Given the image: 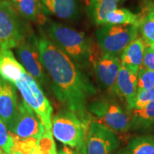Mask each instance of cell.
I'll use <instances>...</instances> for the list:
<instances>
[{
	"instance_id": "1",
	"label": "cell",
	"mask_w": 154,
	"mask_h": 154,
	"mask_svg": "<svg viewBox=\"0 0 154 154\" xmlns=\"http://www.w3.org/2000/svg\"><path fill=\"white\" fill-rule=\"evenodd\" d=\"M42 63L51 81V89L58 101L78 116L86 128L91 116L88 106L96 94V88L87 75L63 51L45 32L36 36Z\"/></svg>"
},
{
	"instance_id": "2",
	"label": "cell",
	"mask_w": 154,
	"mask_h": 154,
	"mask_svg": "<svg viewBox=\"0 0 154 154\" xmlns=\"http://www.w3.org/2000/svg\"><path fill=\"white\" fill-rule=\"evenodd\" d=\"M44 24L48 37L77 66L82 69L89 67L94 48L84 33L57 22L47 21Z\"/></svg>"
},
{
	"instance_id": "3",
	"label": "cell",
	"mask_w": 154,
	"mask_h": 154,
	"mask_svg": "<svg viewBox=\"0 0 154 154\" xmlns=\"http://www.w3.org/2000/svg\"><path fill=\"white\" fill-rule=\"evenodd\" d=\"M29 34L27 25L13 3L0 0V47L4 49H16Z\"/></svg>"
},
{
	"instance_id": "4",
	"label": "cell",
	"mask_w": 154,
	"mask_h": 154,
	"mask_svg": "<svg viewBox=\"0 0 154 154\" xmlns=\"http://www.w3.org/2000/svg\"><path fill=\"white\" fill-rule=\"evenodd\" d=\"M138 33L137 25L105 24L96 29L95 36L102 53L119 57Z\"/></svg>"
},
{
	"instance_id": "5",
	"label": "cell",
	"mask_w": 154,
	"mask_h": 154,
	"mask_svg": "<svg viewBox=\"0 0 154 154\" xmlns=\"http://www.w3.org/2000/svg\"><path fill=\"white\" fill-rule=\"evenodd\" d=\"M14 85L22 95L23 101L37 114L45 130L51 131L53 109L42 86L26 72Z\"/></svg>"
},
{
	"instance_id": "6",
	"label": "cell",
	"mask_w": 154,
	"mask_h": 154,
	"mask_svg": "<svg viewBox=\"0 0 154 154\" xmlns=\"http://www.w3.org/2000/svg\"><path fill=\"white\" fill-rule=\"evenodd\" d=\"M89 114L94 116L95 121L107 127L113 131L126 132L131 128L129 113L114 100L101 97L90 102L88 106Z\"/></svg>"
},
{
	"instance_id": "7",
	"label": "cell",
	"mask_w": 154,
	"mask_h": 154,
	"mask_svg": "<svg viewBox=\"0 0 154 154\" xmlns=\"http://www.w3.org/2000/svg\"><path fill=\"white\" fill-rule=\"evenodd\" d=\"M86 127L76 113L64 109L57 113L51 120L54 136L64 145L76 148L85 140Z\"/></svg>"
},
{
	"instance_id": "8",
	"label": "cell",
	"mask_w": 154,
	"mask_h": 154,
	"mask_svg": "<svg viewBox=\"0 0 154 154\" xmlns=\"http://www.w3.org/2000/svg\"><path fill=\"white\" fill-rule=\"evenodd\" d=\"M16 49L17 57L26 72L42 87L48 86L49 79L42 63L37 37L35 34H28Z\"/></svg>"
},
{
	"instance_id": "9",
	"label": "cell",
	"mask_w": 154,
	"mask_h": 154,
	"mask_svg": "<svg viewBox=\"0 0 154 154\" xmlns=\"http://www.w3.org/2000/svg\"><path fill=\"white\" fill-rule=\"evenodd\" d=\"M86 154H111L118 148L119 139L114 131L95 121L86 130Z\"/></svg>"
},
{
	"instance_id": "10",
	"label": "cell",
	"mask_w": 154,
	"mask_h": 154,
	"mask_svg": "<svg viewBox=\"0 0 154 154\" xmlns=\"http://www.w3.org/2000/svg\"><path fill=\"white\" fill-rule=\"evenodd\" d=\"M45 131L37 114L24 101L19 102L18 111L10 132L21 138L38 139Z\"/></svg>"
},
{
	"instance_id": "11",
	"label": "cell",
	"mask_w": 154,
	"mask_h": 154,
	"mask_svg": "<svg viewBox=\"0 0 154 154\" xmlns=\"http://www.w3.org/2000/svg\"><path fill=\"white\" fill-rule=\"evenodd\" d=\"M91 64L93 65L96 79L102 89L113 90L120 69L121 62L118 56L102 53L96 57L94 51Z\"/></svg>"
},
{
	"instance_id": "12",
	"label": "cell",
	"mask_w": 154,
	"mask_h": 154,
	"mask_svg": "<svg viewBox=\"0 0 154 154\" xmlns=\"http://www.w3.org/2000/svg\"><path fill=\"white\" fill-rule=\"evenodd\" d=\"M17 87L0 76V119L10 131L14 124L19 103Z\"/></svg>"
},
{
	"instance_id": "13",
	"label": "cell",
	"mask_w": 154,
	"mask_h": 154,
	"mask_svg": "<svg viewBox=\"0 0 154 154\" xmlns=\"http://www.w3.org/2000/svg\"><path fill=\"white\" fill-rule=\"evenodd\" d=\"M137 74L121 64L113 88L114 93L126 102L128 110L137 94Z\"/></svg>"
},
{
	"instance_id": "14",
	"label": "cell",
	"mask_w": 154,
	"mask_h": 154,
	"mask_svg": "<svg viewBox=\"0 0 154 154\" xmlns=\"http://www.w3.org/2000/svg\"><path fill=\"white\" fill-rule=\"evenodd\" d=\"M46 14L64 20H75L79 16L76 0H40Z\"/></svg>"
},
{
	"instance_id": "15",
	"label": "cell",
	"mask_w": 154,
	"mask_h": 154,
	"mask_svg": "<svg viewBox=\"0 0 154 154\" xmlns=\"http://www.w3.org/2000/svg\"><path fill=\"white\" fill-rule=\"evenodd\" d=\"M26 72L24 67L14 57L11 49L0 51V76L6 81L15 84Z\"/></svg>"
},
{
	"instance_id": "16",
	"label": "cell",
	"mask_w": 154,
	"mask_h": 154,
	"mask_svg": "<svg viewBox=\"0 0 154 154\" xmlns=\"http://www.w3.org/2000/svg\"><path fill=\"white\" fill-rule=\"evenodd\" d=\"M146 45L143 39L137 37L127 46L121 54V64L131 69L135 73H138L142 67Z\"/></svg>"
},
{
	"instance_id": "17",
	"label": "cell",
	"mask_w": 154,
	"mask_h": 154,
	"mask_svg": "<svg viewBox=\"0 0 154 154\" xmlns=\"http://www.w3.org/2000/svg\"><path fill=\"white\" fill-rule=\"evenodd\" d=\"M17 11L22 18L39 24L47 22L40 0H11Z\"/></svg>"
},
{
	"instance_id": "18",
	"label": "cell",
	"mask_w": 154,
	"mask_h": 154,
	"mask_svg": "<svg viewBox=\"0 0 154 154\" xmlns=\"http://www.w3.org/2000/svg\"><path fill=\"white\" fill-rule=\"evenodd\" d=\"M120 0H90L88 15L92 23L97 26L106 24L107 16L117 8Z\"/></svg>"
},
{
	"instance_id": "19",
	"label": "cell",
	"mask_w": 154,
	"mask_h": 154,
	"mask_svg": "<svg viewBox=\"0 0 154 154\" xmlns=\"http://www.w3.org/2000/svg\"><path fill=\"white\" fill-rule=\"evenodd\" d=\"M129 111L131 128L146 130L154 124V100L145 106Z\"/></svg>"
},
{
	"instance_id": "20",
	"label": "cell",
	"mask_w": 154,
	"mask_h": 154,
	"mask_svg": "<svg viewBox=\"0 0 154 154\" xmlns=\"http://www.w3.org/2000/svg\"><path fill=\"white\" fill-rule=\"evenodd\" d=\"M119 154H154V136H142L133 138Z\"/></svg>"
},
{
	"instance_id": "21",
	"label": "cell",
	"mask_w": 154,
	"mask_h": 154,
	"mask_svg": "<svg viewBox=\"0 0 154 154\" xmlns=\"http://www.w3.org/2000/svg\"><path fill=\"white\" fill-rule=\"evenodd\" d=\"M140 18L139 14H134L125 8H116L108 15L106 24L138 26Z\"/></svg>"
},
{
	"instance_id": "22",
	"label": "cell",
	"mask_w": 154,
	"mask_h": 154,
	"mask_svg": "<svg viewBox=\"0 0 154 154\" xmlns=\"http://www.w3.org/2000/svg\"><path fill=\"white\" fill-rule=\"evenodd\" d=\"M148 11H143L140 14L138 31L141 34L143 41L147 44L154 43V8H147Z\"/></svg>"
},
{
	"instance_id": "23",
	"label": "cell",
	"mask_w": 154,
	"mask_h": 154,
	"mask_svg": "<svg viewBox=\"0 0 154 154\" xmlns=\"http://www.w3.org/2000/svg\"><path fill=\"white\" fill-rule=\"evenodd\" d=\"M36 144L38 154H57L51 131H44Z\"/></svg>"
},
{
	"instance_id": "24",
	"label": "cell",
	"mask_w": 154,
	"mask_h": 154,
	"mask_svg": "<svg viewBox=\"0 0 154 154\" xmlns=\"http://www.w3.org/2000/svg\"><path fill=\"white\" fill-rule=\"evenodd\" d=\"M154 87V71L141 67L137 74V94Z\"/></svg>"
},
{
	"instance_id": "25",
	"label": "cell",
	"mask_w": 154,
	"mask_h": 154,
	"mask_svg": "<svg viewBox=\"0 0 154 154\" xmlns=\"http://www.w3.org/2000/svg\"><path fill=\"white\" fill-rule=\"evenodd\" d=\"M13 146L14 139L12 135L0 119V149L3 150L6 154H9Z\"/></svg>"
},
{
	"instance_id": "26",
	"label": "cell",
	"mask_w": 154,
	"mask_h": 154,
	"mask_svg": "<svg viewBox=\"0 0 154 154\" xmlns=\"http://www.w3.org/2000/svg\"><path fill=\"white\" fill-rule=\"evenodd\" d=\"M154 100V87L151 89L146 90L136 94L131 106L128 111L137 109L145 106L150 102Z\"/></svg>"
},
{
	"instance_id": "27",
	"label": "cell",
	"mask_w": 154,
	"mask_h": 154,
	"mask_svg": "<svg viewBox=\"0 0 154 154\" xmlns=\"http://www.w3.org/2000/svg\"><path fill=\"white\" fill-rule=\"evenodd\" d=\"M142 66L149 70L154 71V51L149 46H146L145 47Z\"/></svg>"
},
{
	"instance_id": "28",
	"label": "cell",
	"mask_w": 154,
	"mask_h": 154,
	"mask_svg": "<svg viewBox=\"0 0 154 154\" xmlns=\"http://www.w3.org/2000/svg\"><path fill=\"white\" fill-rule=\"evenodd\" d=\"M74 154H86L85 140H83L79 145L76 147V150H75Z\"/></svg>"
},
{
	"instance_id": "29",
	"label": "cell",
	"mask_w": 154,
	"mask_h": 154,
	"mask_svg": "<svg viewBox=\"0 0 154 154\" xmlns=\"http://www.w3.org/2000/svg\"><path fill=\"white\" fill-rule=\"evenodd\" d=\"M9 154H36V153H21V152H18V151H14V152H11Z\"/></svg>"
},
{
	"instance_id": "30",
	"label": "cell",
	"mask_w": 154,
	"mask_h": 154,
	"mask_svg": "<svg viewBox=\"0 0 154 154\" xmlns=\"http://www.w3.org/2000/svg\"><path fill=\"white\" fill-rule=\"evenodd\" d=\"M148 45L150 47H151V49L153 50V51H154V43H153V44H148Z\"/></svg>"
},
{
	"instance_id": "31",
	"label": "cell",
	"mask_w": 154,
	"mask_h": 154,
	"mask_svg": "<svg viewBox=\"0 0 154 154\" xmlns=\"http://www.w3.org/2000/svg\"><path fill=\"white\" fill-rule=\"evenodd\" d=\"M0 154H6V153L3 151V150H2L1 149H0Z\"/></svg>"
},
{
	"instance_id": "32",
	"label": "cell",
	"mask_w": 154,
	"mask_h": 154,
	"mask_svg": "<svg viewBox=\"0 0 154 154\" xmlns=\"http://www.w3.org/2000/svg\"><path fill=\"white\" fill-rule=\"evenodd\" d=\"M2 49V48L1 47H0V51H1V49Z\"/></svg>"
},
{
	"instance_id": "33",
	"label": "cell",
	"mask_w": 154,
	"mask_h": 154,
	"mask_svg": "<svg viewBox=\"0 0 154 154\" xmlns=\"http://www.w3.org/2000/svg\"><path fill=\"white\" fill-rule=\"evenodd\" d=\"M153 2H154V0H153Z\"/></svg>"
}]
</instances>
